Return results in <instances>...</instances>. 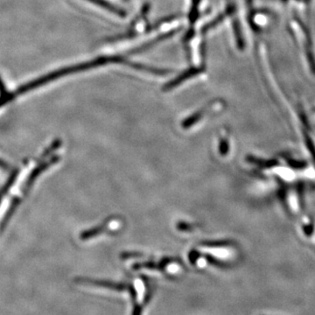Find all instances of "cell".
<instances>
[{
    "mask_svg": "<svg viewBox=\"0 0 315 315\" xmlns=\"http://www.w3.org/2000/svg\"><path fill=\"white\" fill-rule=\"evenodd\" d=\"M123 1H124V2H126V1H129V0H123Z\"/></svg>",
    "mask_w": 315,
    "mask_h": 315,
    "instance_id": "obj_6",
    "label": "cell"
},
{
    "mask_svg": "<svg viewBox=\"0 0 315 315\" xmlns=\"http://www.w3.org/2000/svg\"><path fill=\"white\" fill-rule=\"evenodd\" d=\"M204 70L201 68H192V69H189L185 72H183L182 74H180V76H177L176 78L173 79L171 82H167V84L163 87V90L167 91V90H170L173 88H176L177 86L180 85L181 82H184L188 79L192 78L194 76H197L199 74L203 72Z\"/></svg>",
    "mask_w": 315,
    "mask_h": 315,
    "instance_id": "obj_2",
    "label": "cell"
},
{
    "mask_svg": "<svg viewBox=\"0 0 315 315\" xmlns=\"http://www.w3.org/2000/svg\"><path fill=\"white\" fill-rule=\"evenodd\" d=\"M88 2H91L94 5L99 6V7L104 8V9L107 10L110 13H113L116 15L119 16V17H125L126 13L125 11L123 9H121L119 7H117V6H115L113 4L108 2L106 0H87Z\"/></svg>",
    "mask_w": 315,
    "mask_h": 315,
    "instance_id": "obj_4",
    "label": "cell"
},
{
    "mask_svg": "<svg viewBox=\"0 0 315 315\" xmlns=\"http://www.w3.org/2000/svg\"><path fill=\"white\" fill-rule=\"evenodd\" d=\"M201 0H192V7L189 13L188 19L189 23L191 25V27L188 29V31L185 35L184 40L186 41H189L194 37L195 35V29H194V25L196 24V20L199 17V5H200Z\"/></svg>",
    "mask_w": 315,
    "mask_h": 315,
    "instance_id": "obj_3",
    "label": "cell"
},
{
    "mask_svg": "<svg viewBox=\"0 0 315 315\" xmlns=\"http://www.w3.org/2000/svg\"><path fill=\"white\" fill-rule=\"evenodd\" d=\"M291 27L293 29V35H295L297 41H299V44L302 47L303 52L306 55L310 69L312 72L315 73V59L312 51V41L310 40L306 27L302 23H300V20L296 18L292 20Z\"/></svg>",
    "mask_w": 315,
    "mask_h": 315,
    "instance_id": "obj_1",
    "label": "cell"
},
{
    "mask_svg": "<svg viewBox=\"0 0 315 315\" xmlns=\"http://www.w3.org/2000/svg\"><path fill=\"white\" fill-rule=\"evenodd\" d=\"M78 282H82V283H89L94 284V285H98V286H103V287H108V288H111L114 290L117 291H124L128 290L129 288L126 287L125 285H122V284H116L111 283V282H104V281H94V280H88V279H83V280H79Z\"/></svg>",
    "mask_w": 315,
    "mask_h": 315,
    "instance_id": "obj_5",
    "label": "cell"
}]
</instances>
